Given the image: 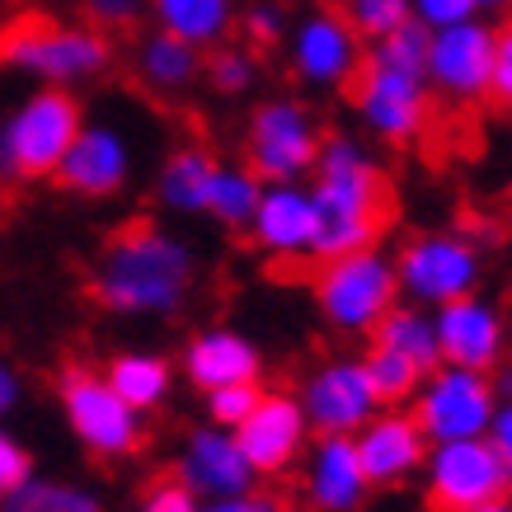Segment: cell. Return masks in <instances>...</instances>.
Wrapping results in <instances>:
<instances>
[{"instance_id": "1", "label": "cell", "mask_w": 512, "mask_h": 512, "mask_svg": "<svg viewBox=\"0 0 512 512\" xmlns=\"http://www.w3.org/2000/svg\"><path fill=\"white\" fill-rule=\"evenodd\" d=\"M198 287V249L184 235L137 221L94 254L90 301L118 320H174Z\"/></svg>"}, {"instance_id": "2", "label": "cell", "mask_w": 512, "mask_h": 512, "mask_svg": "<svg viewBox=\"0 0 512 512\" xmlns=\"http://www.w3.org/2000/svg\"><path fill=\"white\" fill-rule=\"evenodd\" d=\"M311 193L320 207L315 264L367 249L386 231V165L353 132H334L320 146L311 170Z\"/></svg>"}, {"instance_id": "3", "label": "cell", "mask_w": 512, "mask_h": 512, "mask_svg": "<svg viewBox=\"0 0 512 512\" xmlns=\"http://www.w3.org/2000/svg\"><path fill=\"white\" fill-rule=\"evenodd\" d=\"M0 66L33 85H57V90H80L109 76L113 43L104 29L85 19H19L0 33Z\"/></svg>"}, {"instance_id": "4", "label": "cell", "mask_w": 512, "mask_h": 512, "mask_svg": "<svg viewBox=\"0 0 512 512\" xmlns=\"http://www.w3.org/2000/svg\"><path fill=\"white\" fill-rule=\"evenodd\" d=\"M311 301L329 334L372 339V329L386 320L390 306H400L395 254H386L381 245H367L353 254H339V259H325L315 268Z\"/></svg>"}, {"instance_id": "5", "label": "cell", "mask_w": 512, "mask_h": 512, "mask_svg": "<svg viewBox=\"0 0 512 512\" xmlns=\"http://www.w3.org/2000/svg\"><path fill=\"white\" fill-rule=\"evenodd\" d=\"M80 127H85V109H80L76 90L33 85L0 118V179H15V184L52 179Z\"/></svg>"}, {"instance_id": "6", "label": "cell", "mask_w": 512, "mask_h": 512, "mask_svg": "<svg viewBox=\"0 0 512 512\" xmlns=\"http://www.w3.org/2000/svg\"><path fill=\"white\" fill-rule=\"evenodd\" d=\"M57 404L80 451L94 461H127L146 447V414H137L94 367L66 362L57 376Z\"/></svg>"}, {"instance_id": "7", "label": "cell", "mask_w": 512, "mask_h": 512, "mask_svg": "<svg viewBox=\"0 0 512 512\" xmlns=\"http://www.w3.org/2000/svg\"><path fill=\"white\" fill-rule=\"evenodd\" d=\"M325 146L315 109L296 94H268L245 118V165L264 184H306Z\"/></svg>"}, {"instance_id": "8", "label": "cell", "mask_w": 512, "mask_h": 512, "mask_svg": "<svg viewBox=\"0 0 512 512\" xmlns=\"http://www.w3.org/2000/svg\"><path fill=\"white\" fill-rule=\"evenodd\" d=\"M395 278H400V301L437 311L456 296L480 292L484 249L466 231H419L395 249Z\"/></svg>"}, {"instance_id": "9", "label": "cell", "mask_w": 512, "mask_h": 512, "mask_svg": "<svg viewBox=\"0 0 512 512\" xmlns=\"http://www.w3.org/2000/svg\"><path fill=\"white\" fill-rule=\"evenodd\" d=\"M419 484L433 512H470L489 498L512 494V456H503L489 437L433 442Z\"/></svg>"}, {"instance_id": "10", "label": "cell", "mask_w": 512, "mask_h": 512, "mask_svg": "<svg viewBox=\"0 0 512 512\" xmlns=\"http://www.w3.org/2000/svg\"><path fill=\"white\" fill-rule=\"evenodd\" d=\"M498 395L489 372L475 367H451L442 362L437 372H428L409 400V414L419 419L428 442H466V437H489Z\"/></svg>"}, {"instance_id": "11", "label": "cell", "mask_w": 512, "mask_h": 512, "mask_svg": "<svg viewBox=\"0 0 512 512\" xmlns=\"http://www.w3.org/2000/svg\"><path fill=\"white\" fill-rule=\"evenodd\" d=\"M296 400L306 409L315 437H357L372 423V414L386 409L372 386V376H367V362L348 353L320 357L311 372L301 376Z\"/></svg>"}, {"instance_id": "12", "label": "cell", "mask_w": 512, "mask_h": 512, "mask_svg": "<svg viewBox=\"0 0 512 512\" xmlns=\"http://www.w3.org/2000/svg\"><path fill=\"white\" fill-rule=\"evenodd\" d=\"M287 66L315 94L353 90L357 71L367 66V43L343 19V10H306L287 29Z\"/></svg>"}, {"instance_id": "13", "label": "cell", "mask_w": 512, "mask_h": 512, "mask_svg": "<svg viewBox=\"0 0 512 512\" xmlns=\"http://www.w3.org/2000/svg\"><path fill=\"white\" fill-rule=\"evenodd\" d=\"M353 113L381 146H414L433 123V90L423 76L367 62L353 80Z\"/></svg>"}, {"instance_id": "14", "label": "cell", "mask_w": 512, "mask_h": 512, "mask_svg": "<svg viewBox=\"0 0 512 512\" xmlns=\"http://www.w3.org/2000/svg\"><path fill=\"white\" fill-rule=\"evenodd\" d=\"M132 174H137V141H132V132L123 123H109V118H85V127L71 141V151L52 174V184L80 202H109L118 193H127Z\"/></svg>"}, {"instance_id": "15", "label": "cell", "mask_w": 512, "mask_h": 512, "mask_svg": "<svg viewBox=\"0 0 512 512\" xmlns=\"http://www.w3.org/2000/svg\"><path fill=\"white\" fill-rule=\"evenodd\" d=\"M428 90L433 99H447L456 109L484 104L494 85V24L466 19L456 29H437L428 38Z\"/></svg>"}, {"instance_id": "16", "label": "cell", "mask_w": 512, "mask_h": 512, "mask_svg": "<svg viewBox=\"0 0 512 512\" xmlns=\"http://www.w3.org/2000/svg\"><path fill=\"white\" fill-rule=\"evenodd\" d=\"M174 480L184 484L198 503L259 489V475L249 466L235 428H217V423H202V428L184 433V442L174 451Z\"/></svg>"}, {"instance_id": "17", "label": "cell", "mask_w": 512, "mask_h": 512, "mask_svg": "<svg viewBox=\"0 0 512 512\" xmlns=\"http://www.w3.org/2000/svg\"><path fill=\"white\" fill-rule=\"evenodd\" d=\"M235 437H240L254 475L259 480H278V475L301 466V456H306L315 433L301 400H296V390H264L259 404L249 409V419L235 428Z\"/></svg>"}, {"instance_id": "18", "label": "cell", "mask_w": 512, "mask_h": 512, "mask_svg": "<svg viewBox=\"0 0 512 512\" xmlns=\"http://www.w3.org/2000/svg\"><path fill=\"white\" fill-rule=\"evenodd\" d=\"M249 240L259 254L278 259V264H301L315 259V240H320V207H315L311 184H264L259 212L249 221Z\"/></svg>"}, {"instance_id": "19", "label": "cell", "mask_w": 512, "mask_h": 512, "mask_svg": "<svg viewBox=\"0 0 512 512\" xmlns=\"http://www.w3.org/2000/svg\"><path fill=\"white\" fill-rule=\"evenodd\" d=\"M437 343H442V362L451 367H475V372H494L508 357V315L498 311L484 292L456 296L447 306L433 311Z\"/></svg>"}, {"instance_id": "20", "label": "cell", "mask_w": 512, "mask_h": 512, "mask_svg": "<svg viewBox=\"0 0 512 512\" xmlns=\"http://www.w3.org/2000/svg\"><path fill=\"white\" fill-rule=\"evenodd\" d=\"M301 503L311 512H362L372 498V480L362 470L353 437H311L301 456Z\"/></svg>"}, {"instance_id": "21", "label": "cell", "mask_w": 512, "mask_h": 512, "mask_svg": "<svg viewBox=\"0 0 512 512\" xmlns=\"http://www.w3.org/2000/svg\"><path fill=\"white\" fill-rule=\"evenodd\" d=\"M362 470L372 489H400V484L419 480L423 461H428V433L419 428V419L404 404H386L381 414H372V423L353 437Z\"/></svg>"}, {"instance_id": "22", "label": "cell", "mask_w": 512, "mask_h": 512, "mask_svg": "<svg viewBox=\"0 0 512 512\" xmlns=\"http://www.w3.org/2000/svg\"><path fill=\"white\" fill-rule=\"evenodd\" d=\"M184 381L193 390H217V386H240V381H264V353L235 325H207L198 334H188L184 353H179Z\"/></svg>"}, {"instance_id": "23", "label": "cell", "mask_w": 512, "mask_h": 512, "mask_svg": "<svg viewBox=\"0 0 512 512\" xmlns=\"http://www.w3.org/2000/svg\"><path fill=\"white\" fill-rule=\"evenodd\" d=\"M202 57H207L202 47L184 43L165 29H146L132 47V76L156 99H184L202 80Z\"/></svg>"}, {"instance_id": "24", "label": "cell", "mask_w": 512, "mask_h": 512, "mask_svg": "<svg viewBox=\"0 0 512 512\" xmlns=\"http://www.w3.org/2000/svg\"><path fill=\"white\" fill-rule=\"evenodd\" d=\"M151 29H165L184 43L212 52V47L231 43V29L240 24V5L235 0H146Z\"/></svg>"}, {"instance_id": "25", "label": "cell", "mask_w": 512, "mask_h": 512, "mask_svg": "<svg viewBox=\"0 0 512 512\" xmlns=\"http://www.w3.org/2000/svg\"><path fill=\"white\" fill-rule=\"evenodd\" d=\"M104 376H109V386L118 390L137 414H156V409L170 404L179 367H174L165 353H156V348H123V353L109 357Z\"/></svg>"}, {"instance_id": "26", "label": "cell", "mask_w": 512, "mask_h": 512, "mask_svg": "<svg viewBox=\"0 0 512 512\" xmlns=\"http://www.w3.org/2000/svg\"><path fill=\"white\" fill-rule=\"evenodd\" d=\"M212 174H217V156L207 146H174L156 170V202L170 217H202Z\"/></svg>"}, {"instance_id": "27", "label": "cell", "mask_w": 512, "mask_h": 512, "mask_svg": "<svg viewBox=\"0 0 512 512\" xmlns=\"http://www.w3.org/2000/svg\"><path fill=\"white\" fill-rule=\"evenodd\" d=\"M372 343H376V348H390V353L409 357V362H414L423 376L442 367V343H437V320H433V311H423V306H409V301L390 306L386 320L372 329Z\"/></svg>"}, {"instance_id": "28", "label": "cell", "mask_w": 512, "mask_h": 512, "mask_svg": "<svg viewBox=\"0 0 512 512\" xmlns=\"http://www.w3.org/2000/svg\"><path fill=\"white\" fill-rule=\"evenodd\" d=\"M259 198H264V179L249 170L245 160H217L202 217H212L221 231H249V221L259 212Z\"/></svg>"}, {"instance_id": "29", "label": "cell", "mask_w": 512, "mask_h": 512, "mask_svg": "<svg viewBox=\"0 0 512 512\" xmlns=\"http://www.w3.org/2000/svg\"><path fill=\"white\" fill-rule=\"evenodd\" d=\"M0 512H109V503H104V494L94 484L33 470L15 494L0 498Z\"/></svg>"}, {"instance_id": "30", "label": "cell", "mask_w": 512, "mask_h": 512, "mask_svg": "<svg viewBox=\"0 0 512 512\" xmlns=\"http://www.w3.org/2000/svg\"><path fill=\"white\" fill-rule=\"evenodd\" d=\"M259 76H264V62H259L254 47L221 43L202 57V80H207V90L221 94V99H240V94H249L254 85H259Z\"/></svg>"}, {"instance_id": "31", "label": "cell", "mask_w": 512, "mask_h": 512, "mask_svg": "<svg viewBox=\"0 0 512 512\" xmlns=\"http://www.w3.org/2000/svg\"><path fill=\"white\" fill-rule=\"evenodd\" d=\"M362 362H367V376H372L376 395H381V404H404L409 409V400H414V390H419L423 372L409 362V357L390 353V348H367L362 353Z\"/></svg>"}, {"instance_id": "32", "label": "cell", "mask_w": 512, "mask_h": 512, "mask_svg": "<svg viewBox=\"0 0 512 512\" xmlns=\"http://www.w3.org/2000/svg\"><path fill=\"white\" fill-rule=\"evenodd\" d=\"M428 38H433V33L409 19L404 29L386 33V38H376V43H367V62L390 66V71H409V76H423V71H428Z\"/></svg>"}, {"instance_id": "33", "label": "cell", "mask_w": 512, "mask_h": 512, "mask_svg": "<svg viewBox=\"0 0 512 512\" xmlns=\"http://www.w3.org/2000/svg\"><path fill=\"white\" fill-rule=\"evenodd\" d=\"M343 19L357 29L362 43H376L409 24V0H343Z\"/></svg>"}, {"instance_id": "34", "label": "cell", "mask_w": 512, "mask_h": 512, "mask_svg": "<svg viewBox=\"0 0 512 512\" xmlns=\"http://www.w3.org/2000/svg\"><path fill=\"white\" fill-rule=\"evenodd\" d=\"M259 395H264V381L202 390V414H207V423H217V428H240L249 419V409L259 404Z\"/></svg>"}, {"instance_id": "35", "label": "cell", "mask_w": 512, "mask_h": 512, "mask_svg": "<svg viewBox=\"0 0 512 512\" xmlns=\"http://www.w3.org/2000/svg\"><path fill=\"white\" fill-rule=\"evenodd\" d=\"M240 29H245L249 47H273V43H287L292 19H287V10L278 0H254L249 10H240Z\"/></svg>"}, {"instance_id": "36", "label": "cell", "mask_w": 512, "mask_h": 512, "mask_svg": "<svg viewBox=\"0 0 512 512\" xmlns=\"http://www.w3.org/2000/svg\"><path fill=\"white\" fill-rule=\"evenodd\" d=\"M409 19L423 24L428 33H437V29H456V24L484 19V15H480V0H409Z\"/></svg>"}, {"instance_id": "37", "label": "cell", "mask_w": 512, "mask_h": 512, "mask_svg": "<svg viewBox=\"0 0 512 512\" xmlns=\"http://www.w3.org/2000/svg\"><path fill=\"white\" fill-rule=\"evenodd\" d=\"M33 475V451L29 442L15 433V428H5L0 423V498H10L19 484Z\"/></svg>"}, {"instance_id": "38", "label": "cell", "mask_w": 512, "mask_h": 512, "mask_svg": "<svg viewBox=\"0 0 512 512\" xmlns=\"http://www.w3.org/2000/svg\"><path fill=\"white\" fill-rule=\"evenodd\" d=\"M141 15H146V0H80V19L104 33L132 29Z\"/></svg>"}, {"instance_id": "39", "label": "cell", "mask_w": 512, "mask_h": 512, "mask_svg": "<svg viewBox=\"0 0 512 512\" xmlns=\"http://www.w3.org/2000/svg\"><path fill=\"white\" fill-rule=\"evenodd\" d=\"M489 99L503 113H512V19L494 29V85H489Z\"/></svg>"}, {"instance_id": "40", "label": "cell", "mask_w": 512, "mask_h": 512, "mask_svg": "<svg viewBox=\"0 0 512 512\" xmlns=\"http://www.w3.org/2000/svg\"><path fill=\"white\" fill-rule=\"evenodd\" d=\"M198 508H202V503L188 494L179 480L151 484V489L141 494V503H137V512H198Z\"/></svg>"}, {"instance_id": "41", "label": "cell", "mask_w": 512, "mask_h": 512, "mask_svg": "<svg viewBox=\"0 0 512 512\" xmlns=\"http://www.w3.org/2000/svg\"><path fill=\"white\" fill-rule=\"evenodd\" d=\"M198 512H292V508H287V498L268 494V489H249V494H235V498H212Z\"/></svg>"}, {"instance_id": "42", "label": "cell", "mask_w": 512, "mask_h": 512, "mask_svg": "<svg viewBox=\"0 0 512 512\" xmlns=\"http://www.w3.org/2000/svg\"><path fill=\"white\" fill-rule=\"evenodd\" d=\"M24 395H29V386H24V372H19L10 357H0V423L10 419L19 404H24Z\"/></svg>"}, {"instance_id": "43", "label": "cell", "mask_w": 512, "mask_h": 512, "mask_svg": "<svg viewBox=\"0 0 512 512\" xmlns=\"http://www.w3.org/2000/svg\"><path fill=\"white\" fill-rule=\"evenodd\" d=\"M489 442H494L503 456H512V400H503L494 409V423H489Z\"/></svg>"}, {"instance_id": "44", "label": "cell", "mask_w": 512, "mask_h": 512, "mask_svg": "<svg viewBox=\"0 0 512 512\" xmlns=\"http://www.w3.org/2000/svg\"><path fill=\"white\" fill-rule=\"evenodd\" d=\"M489 381H494V395H498V404L503 400H512V357H503L494 372H489Z\"/></svg>"}, {"instance_id": "45", "label": "cell", "mask_w": 512, "mask_h": 512, "mask_svg": "<svg viewBox=\"0 0 512 512\" xmlns=\"http://www.w3.org/2000/svg\"><path fill=\"white\" fill-rule=\"evenodd\" d=\"M470 512H512V494L489 498V503H480V508H470Z\"/></svg>"}, {"instance_id": "46", "label": "cell", "mask_w": 512, "mask_h": 512, "mask_svg": "<svg viewBox=\"0 0 512 512\" xmlns=\"http://www.w3.org/2000/svg\"><path fill=\"white\" fill-rule=\"evenodd\" d=\"M503 10H512V0H480V15H503Z\"/></svg>"}, {"instance_id": "47", "label": "cell", "mask_w": 512, "mask_h": 512, "mask_svg": "<svg viewBox=\"0 0 512 512\" xmlns=\"http://www.w3.org/2000/svg\"><path fill=\"white\" fill-rule=\"evenodd\" d=\"M24 5H33V0H24Z\"/></svg>"}]
</instances>
